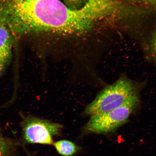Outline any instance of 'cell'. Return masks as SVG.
<instances>
[{
    "mask_svg": "<svg viewBox=\"0 0 156 156\" xmlns=\"http://www.w3.org/2000/svg\"><path fill=\"white\" fill-rule=\"evenodd\" d=\"M7 66L2 62H0V77L4 73Z\"/></svg>",
    "mask_w": 156,
    "mask_h": 156,
    "instance_id": "9c48e42d",
    "label": "cell"
},
{
    "mask_svg": "<svg viewBox=\"0 0 156 156\" xmlns=\"http://www.w3.org/2000/svg\"><path fill=\"white\" fill-rule=\"evenodd\" d=\"M138 97L137 89L128 78L122 77L105 87L87 105L84 113L87 116L103 114L123 106Z\"/></svg>",
    "mask_w": 156,
    "mask_h": 156,
    "instance_id": "7a4b0ae2",
    "label": "cell"
},
{
    "mask_svg": "<svg viewBox=\"0 0 156 156\" xmlns=\"http://www.w3.org/2000/svg\"><path fill=\"white\" fill-rule=\"evenodd\" d=\"M13 41L12 34L0 14V62L7 66L12 58V49Z\"/></svg>",
    "mask_w": 156,
    "mask_h": 156,
    "instance_id": "5b68a950",
    "label": "cell"
},
{
    "mask_svg": "<svg viewBox=\"0 0 156 156\" xmlns=\"http://www.w3.org/2000/svg\"><path fill=\"white\" fill-rule=\"evenodd\" d=\"M138 102L139 97L112 110L91 116L84 126L83 131L97 134L108 133L114 131L127 121Z\"/></svg>",
    "mask_w": 156,
    "mask_h": 156,
    "instance_id": "277c9868",
    "label": "cell"
},
{
    "mask_svg": "<svg viewBox=\"0 0 156 156\" xmlns=\"http://www.w3.org/2000/svg\"><path fill=\"white\" fill-rule=\"evenodd\" d=\"M22 146L20 142L4 135L0 129V156H23L20 150Z\"/></svg>",
    "mask_w": 156,
    "mask_h": 156,
    "instance_id": "8992f818",
    "label": "cell"
},
{
    "mask_svg": "<svg viewBox=\"0 0 156 156\" xmlns=\"http://www.w3.org/2000/svg\"><path fill=\"white\" fill-rule=\"evenodd\" d=\"M64 4L69 8L77 9L81 8L85 4L88 0H63Z\"/></svg>",
    "mask_w": 156,
    "mask_h": 156,
    "instance_id": "ba28073f",
    "label": "cell"
},
{
    "mask_svg": "<svg viewBox=\"0 0 156 156\" xmlns=\"http://www.w3.org/2000/svg\"><path fill=\"white\" fill-rule=\"evenodd\" d=\"M0 14L13 38L41 34L79 35L97 20L92 3L72 9L59 0H0Z\"/></svg>",
    "mask_w": 156,
    "mask_h": 156,
    "instance_id": "6da1fadb",
    "label": "cell"
},
{
    "mask_svg": "<svg viewBox=\"0 0 156 156\" xmlns=\"http://www.w3.org/2000/svg\"><path fill=\"white\" fill-rule=\"evenodd\" d=\"M21 116L20 143L23 146L33 144L53 145L54 138L62 135V124L31 115Z\"/></svg>",
    "mask_w": 156,
    "mask_h": 156,
    "instance_id": "3957f363",
    "label": "cell"
},
{
    "mask_svg": "<svg viewBox=\"0 0 156 156\" xmlns=\"http://www.w3.org/2000/svg\"><path fill=\"white\" fill-rule=\"evenodd\" d=\"M52 146L62 156H73L81 150V147L73 142L66 140L54 141Z\"/></svg>",
    "mask_w": 156,
    "mask_h": 156,
    "instance_id": "52a82bcc",
    "label": "cell"
}]
</instances>
